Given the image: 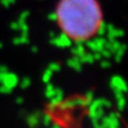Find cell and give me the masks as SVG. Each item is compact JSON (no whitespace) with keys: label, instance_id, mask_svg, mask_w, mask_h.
I'll return each mask as SVG.
<instances>
[{"label":"cell","instance_id":"4","mask_svg":"<svg viewBox=\"0 0 128 128\" xmlns=\"http://www.w3.org/2000/svg\"><path fill=\"white\" fill-rule=\"evenodd\" d=\"M111 84H112V87H113V89L115 90L116 93H122L123 91H126L127 90V85L119 77H114L112 79Z\"/></svg>","mask_w":128,"mask_h":128},{"label":"cell","instance_id":"7","mask_svg":"<svg viewBox=\"0 0 128 128\" xmlns=\"http://www.w3.org/2000/svg\"><path fill=\"white\" fill-rule=\"evenodd\" d=\"M85 52H85V48H84V46H76L75 48H73V54H74V56H76L77 58L82 56Z\"/></svg>","mask_w":128,"mask_h":128},{"label":"cell","instance_id":"1","mask_svg":"<svg viewBox=\"0 0 128 128\" xmlns=\"http://www.w3.org/2000/svg\"><path fill=\"white\" fill-rule=\"evenodd\" d=\"M56 16L62 32L79 42L96 36L103 24L97 0H60Z\"/></svg>","mask_w":128,"mask_h":128},{"label":"cell","instance_id":"6","mask_svg":"<svg viewBox=\"0 0 128 128\" xmlns=\"http://www.w3.org/2000/svg\"><path fill=\"white\" fill-rule=\"evenodd\" d=\"M69 66H71L73 69H75L76 71H80L81 70V66H82V62H81V60L76 56V58H72V60H70L69 62Z\"/></svg>","mask_w":128,"mask_h":128},{"label":"cell","instance_id":"8","mask_svg":"<svg viewBox=\"0 0 128 128\" xmlns=\"http://www.w3.org/2000/svg\"><path fill=\"white\" fill-rule=\"evenodd\" d=\"M52 74V72L50 71V70H48L46 72V74H44V82H48V80H50V75Z\"/></svg>","mask_w":128,"mask_h":128},{"label":"cell","instance_id":"5","mask_svg":"<svg viewBox=\"0 0 128 128\" xmlns=\"http://www.w3.org/2000/svg\"><path fill=\"white\" fill-rule=\"evenodd\" d=\"M103 120V126H108V127H116L119 124L118 117L115 114H111L110 116L102 119Z\"/></svg>","mask_w":128,"mask_h":128},{"label":"cell","instance_id":"3","mask_svg":"<svg viewBox=\"0 0 128 128\" xmlns=\"http://www.w3.org/2000/svg\"><path fill=\"white\" fill-rule=\"evenodd\" d=\"M52 42L54 46H58V48H67L69 46H71V38L66 34H62L56 38H52Z\"/></svg>","mask_w":128,"mask_h":128},{"label":"cell","instance_id":"2","mask_svg":"<svg viewBox=\"0 0 128 128\" xmlns=\"http://www.w3.org/2000/svg\"><path fill=\"white\" fill-rule=\"evenodd\" d=\"M106 40L104 38H96V40H88L87 46L89 48H91L92 50H95L97 52H100L103 48H106Z\"/></svg>","mask_w":128,"mask_h":128},{"label":"cell","instance_id":"9","mask_svg":"<svg viewBox=\"0 0 128 128\" xmlns=\"http://www.w3.org/2000/svg\"><path fill=\"white\" fill-rule=\"evenodd\" d=\"M48 70H50V71L54 73V72L58 71V70H60V67H58V64H54V65H52V66L50 67V69H48Z\"/></svg>","mask_w":128,"mask_h":128}]
</instances>
